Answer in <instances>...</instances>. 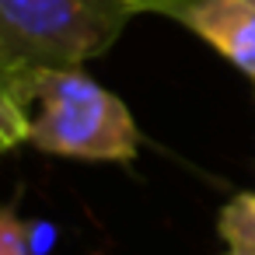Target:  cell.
I'll list each match as a JSON object with an SVG mask.
<instances>
[{"label":"cell","instance_id":"cell-1","mask_svg":"<svg viewBox=\"0 0 255 255\" xmlns=\"http://www.w3.org/2000/svg\"><path fill=\"white\" fill-rule=\"evenodd\" d=\"M28 140L42 154L74 161H133L140 129L112 91L81 67H25Z\"/></svg>","mask_w":255,"mask_h":255},{"label":"cell","instance_id":"cell-2","mask_svg":"<svg viewBox=\"0 0 255 255\" xmlns=\"http://www.w3.org/2000/svg\"><path fill=\"white\" fill-rule=\"evenodd\" d=\"M140 0H0V56L32 67H81L109 53Z\"/></svg>","mask_w":255,"mask_h":255},{"label":"cell","instance_id":"cell-3","mask_svg":"<svg viewBox=\"0 0 255 255\" xmlns=\"http://www.w3.org/2000/svg\"><path fill=\"white\" fill-rule=\"evenodd\" d=\"M140 14L178 21L255 81V0H140Z\"/></svg>","mask_w":255,"mask_h":255},{"label":"cell","instance_id":"cell-4","mask_svg":"<svg viewBox=\"0 0 255 255\" xmlns=\"http://www.w3.org/2000/svg\"><path fill=\"white\" fill-rule=\"evenodd\" d=\"M25 67L0 56V154L14 150L28 140V112H25Z\"/></svg>","mask_w":255,"mask_h":255},{"label":"cell","instance_id":"cell-5","mask_svg":"<svg viewBox=\"0 0 255 255\" xmlns=\"http://www.w3.org/2000/svg\"><path fill=\"white\" fill-rule=\"evenodd\" d=\"M224 255H255V192L234 196L217 217Z\"/></svg>","mask_w":255,"mask_h":255},{"label":"cell","instance_id":"cell-6","mask_svg":"<svg viewBox=\"0 0 255 255\" xmlns=\"http://www.w3.org/2000/svg\"><path fill=\"white\" fill-rule=\"evenodd\" d=\"M0 255H35L32 224H25L14 206L0 210Z\"/></svg>","mask_w":255,"mask_h":255}]
</instances>
